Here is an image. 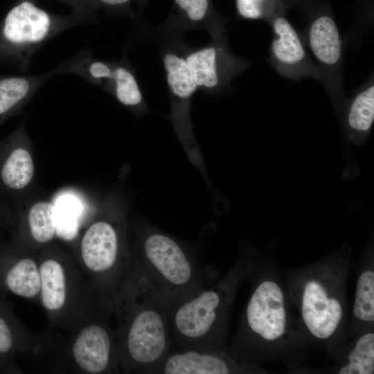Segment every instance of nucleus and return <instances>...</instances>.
Instances as JSON below:
<instances>
[{
	"mask_svg": "<svg viewBox=\"0 0 374 374\" xmlns=\"http://www.w3.org/2000/svg\"><path fill=\"white\" fill-rule=\"evenodd\" d=\"M308 22L301 35L316 60L321 83L338 107L344 103V41L329 0H313L305 12Z\"/></svg>",
	"mask_w": 374,
	"mask_h": 374,
	"instance_id": "obj_5",
	"label": "nucleus"
},
{
	"mask_svg": "<svg viewBox=\"0 0 374 374\" xmlns=\"http://www.w3.org/2000/svg\"><path fill=\"white\" fill-rule=\"evenodd\" d=\"M56 75L73 73L91 84L107 90L113 78L114 61L95 57L85 49L65 60L53 69Z\"/></svg>",
	"mask_w": 374,
	"mask_h": 374,
	"instance_id": "obj_16",
	"label": "nucleus"
},
{
	"mask_svg": "<svg viewBox=\"0 0 374 374\" xmlns=\"http://www.w3.org/2000/svg\"><path fill=\"white\" fill-rule=\"evenodd\" d=\"M226 18L217 12L212 0H174L162 30L168 37H177L184 31L197 28H204L211 35L226 30Z\"/></svg>",
	"mask_w": 374,
	"mask_h": 374,
	"instance_id": "obj_12",
	"label": "nucleus"
},
{
	"mask_svg": "<svg viewBox=\"0 0 374 374\" xmlns=\"http://www.w3.org/2000/svg\"><path fill=\"white\" fill-rule=\"evenodd\" d=\"M235 8L243 19L269 24L275 17L285 15L289 6L284 0H235Z\"/></svg>",
	"mask_w": 374,
	"mask_h": 374,
	"instance_id": "obj_25",
	"label": "nucleus"
},
{
	"mask_svg": "<svg viewBox=\"0 0 374 374\" xmlns=\"http://www.w3.org/2000/svg\"><path fill=\"white\" fill-rule=\"evenodd\" d=\"M211 42L200 48H187L184 53L197 89L207 93L225 90L251 62L233 53L226 30L211 35Z\"/></svg>",
	"mask_w": 374,
	"mask_h": 374,
	"instance_id": "obj_7",
	"label": "nucleus"
},
{
	"mask_svg": "<svg viewBox=\"0 0 374 374\" xmlns=\"http://www.w3.org/2000/svg\"><path fill=\"white\" fill-rule=\"evenodd\" d=\"M84 22L73 15H60L18 0L0 23V66L26 72L33 55L53 37Z\"/></svg>",
	"mask_w": 374,
	"mask_h": 374,
	"instance_id": "obj_4",
	"label": "nucleus"
},
{
	"mask_svg": "<svg viewBox=\"0 0 374 374\" xmlns=\"http://www.w3.org/2000/svg\"><path fill=\"white\" fill-rule=\"evenodd\" d=\"M269 24L274 37L269 60L277 73L293 80L311 78L321 82V75L317 65L306 51L301 35L285 15L275 17Z\"/></svg>",
	"mask_w": 374,
	"mask_h": 374,
	"instance_id": "obj_8",
	"label": "nucleus"
},
{
	"mask_svg": "<svg viewBox=\"0 0 374 374\" xmlns=\"http://www.w3.org/2000/svg\"><path fill=\"white\" fill-rule=\"evenodd\" d=\"M353 311L360 321H374V272L371 269L364 271L358 278Z\"/></svg>",
	"mask_w": 374,
	"mask_h": 374,
	"instance_id": "obj_26",
	"label": "nucleus"
},
{
	"mask_svg": "<svg viewBox=\"0 0 374 374\" xmlns=\"http://www.w3.org/2000/svg\"><path fill=\"white\" fill-rule=\"evenodd\" d=\"M299 306L305 327L317 339L330 337L343 318V304L339 296L321 277L311 276L304 281Z\"/></svg>",
	"mask_w": 374,
	"mask_h": 374,
	"instance_id": "obj_9",
	"label": "nucleus"
},
{
	"mask_svg": "<svg viewBox=\"0 0 374 374\" xmlns=\"http://www.w3.org/2000/svg\"><path fill=\"white\" fill-rule=\"evenodd\" d=\"M374 373V334L361 336L341 367L339 374H373Z\"/></svg>",
	"mask_w": 374,
	"mask_h": 374,
	"instance_id": "obj_22",
	"label": "nucleus"
},
{
	"mask_svg": "<svg viewBox=\"0 0 374 374\" xmlns=\"http://www.w3.org/2000/svg\"><path fill=\"white\" fill-rule=\"evenodd\" d=\"M142 269L170 308L210 285L208 274L188 249L172 236L147 225L141 231Z\"/></svg>",
	"mask_w": 374,
	"mask_h": 374,
	"instance_id": "obj_3",
	"label": "nucleus"
},
{
	"mask_svg": "<svg viewBox=\"0 0 374 374\" xmlns=\"http://www.w3.org/2000/svg\"><path fill=\"white\" fill-rule=\"evenodd\" d=\"M290 7H295L306 12L313 0H284Z\"/></svg>",
	"mask_w": 374,
	"mask_h": 374,
	"instance_id": "obj_29",
	"label": "nucleus"
},
{
	"mask_svg": "<svg viewBox=\"0 0 374 374\" xmlns=\"http://www.w3.org/2000/svg\"><path fill=\"white\" fill-rule=\"evenodd\" d=\"M55 206V217L57 233L60 238L69 240L78 233L81 206L79 202L71 195L60 197Z\"/></svg>",
	"mask_w": 374,
	"mask_h": 374,
	"instance_id": "obj_23",
	"label": "nucleus"
},
{
	"mask_svg": "<svg viewBox=\"0 0 374 374\" xmlns=\"http://www.w3.org/2000/svg\"><path fill=\"white\" fill-rule=\"evenodd\" d=\"M168 42L161 51V55L170 96V120L189 159L197 168L204 171L190 112L193 96L198 89L185 60V44L177 37Z\"/></svg>",
	"mask_w": 374,
	"mask_h": 374,
	"instance_id": "obj_6",
	"label": "nucleus"
},
{
	"mask_svg": "<svg viewBox=\"0 0 374 374\" xmlns=\"http://www.w3.org/2000/svg\"><path fill=\"white\" fill-rule=\"evenodd\" d=\"M28 222L30 233L35 241H50L56 231L55 206L47 202L35 203L29 211Z\"/></svg>",
	"mask_w": 374,
	"mask_h": 374,
	"instance_id": "obj_24",
	"label": "nucleus"
},
{
	"mask_svg": "<svg viewBox=\"0 0 374 374\" xmlns=\"http://www.w3.org/2000/svg\"><path fill=\"white\" fill-rule=\"evenodd\" d=\"M60 1H62L69 6H70L73 10V11L75 9L78 0H58Z\"/></svg>",
	"mask_w": 374,
	"mask_h": 374,
	"instance_id": "obj_30",
	"label": "nucleus"
},
{
	"mask_svg": "<svg viewBox=\"0 0 374 374\" xmlns=\"http://www.w3.org/2000/svg\"><path fill=\"white\" fill-rule=\"evenodd\" d=\"M247 332L267 341L284 336L288 326V315L283 291L271 280L260 283L253 290L244 312Z\"/></svg>",
	"mask_w": 374,
	"mask_h": 374,
	"instance_id": "obj_10",
	"label": "nucleus"
},
{
	"mask_svg": "<svg viewBox=\"0 0 374 374\" xmlns=\"http://www.w3.org/2000/svg\"><path fill=\"white\" fill-rule=\"evenodd\" d=\"M250 264L239 259L217 283L202 288L170 308L172 344L177 349L225 350L231 306Z\"/></svg>",
	"mask_w": 374,
	"mask_h": 374,
	"instance_id": "obj_2",
	"label": "nucleus"
},
{
	"mask_svg": "<svg viewBox=\"0 0 374 374\" xmlns=\"http://www.w3.org/2000/svg\"><path fill=\"white\" fill-rule=\"evenodd\" d=\"M54 75L53 69L31 75H0V123Z\"/></svg>",
	"mask_w": 374,
	"mask_h": 374,
	"instance_id": "obj_15",
	"label": "nucleus"
},
{
	"mask_svg": "<svg viewBox=\"0 0 374 374\" xmlns=\"http://www.w3.org/2000/svg\"><path fill=\"white\" fill-rule=\"evenodd\" d=\"M3 265L6 267H0V281L6 290L26 299L33 298L39 292V269L33 259L21 258Z\"/></svg>",
	"mask_w": 374,
	"mask_h": 374,
	"instance_id": "obj_17",
	"label": "nucleus"
},
{
	"mask_svg": "<svg viewBox=\"0 0 374 374\" xmlns=\"http://www.w3.org/2000/svg\"><path fill=\"white\" fill-rule=\"evenodd\" d=\"M34 174V164L30 153L22 148L12 149L3 160L0 167V179L8 189L17 190L25 188Z\"/></svg>",
	"mask_w": 374,
	"mask_h": 374,
	"instance_id": "obj_20",
	"label": "nucleus"
},
{
	"mask_svg": "<svg viewBox=\"0 0 374 374\" xmlns=\"http://www.w3.org/2000/svg\"><path fill=\"white\" fill-rule=\"evenodd\" d=\"M253 371L251 365L226 350H171L149 374H229Z\"/></svg>",
	"mask_w": 374,
	"mask_h": 374,
	"instance_id": "obj_11",
	"label": "nucleus"
},
{
	"mask_svg": "<svg viewBox=\"0 0 374 374\" xmlns=\"http://www.w3.org/2000/svg\"><path fill=\"white\" fill-rule=\"evenodd\" d=\"M373 121L374 81L372 75L348 102L345 123L353 136L362 137L369 133Z\"/></svg>",
	"mask_w": 374,
	"mask_h": 374,
	"instance_id": "obj_18",
	"label": "nucleus"
},
{
	"mask_svg": "<svg viewBox=\"0 0 374 374\" xmlns=\"http://www.w3.org/2000/svg\"><path fill=\"white\" fill-rule=\"evenodd\" d=\"M81 256L86 267L96 273H109L116 267L120 240L115 226L107 221L92 224L81 242Z\"/></svg>",
	"mask_w": 374,
	"mask_h": 374,
	"instance_id": "obj_13",
	"label": "nucleus"
},
{
	"mask_svg": "<svg viewBox=\"0 0 374 374\" xmlns=\"http://www.w3.org/2000/svg\"><path fill=\"white\" fill-rule=\"evenodd\" d=\"M39 272L43 305L51 311L61 309L66 299V280L63 267L57 261L49 259L42 262Z\"/></svg>",
	"mask_w": 374,
	"mask_h": 374,
	"instance_id": "obj_21",
	"label": "nucleus"
},
{
	"mask_svg": "<svg viewBox=\"0 0 374 374\" xmlns=\"http://www.w3.org/2000/svg\"><path fill=\"white\" fill-rule=\"evenodd\" d=\"M134 2L140 6L141 0H78L72 14L84 23L100 10L111 12H127Z\"/></svg>",
	"mask_w": 374,
	"mask_h": 374,
	"instance_id": "obj_27",
	"label": "nucleus"
},
{
	"mask_svg": "<svg viewBox=\"0 0 374 374\" xmlns=\"http://www.w3.org/2000/svg\"><path fill=\"white\" fill-rule=\"evenodd\" d=\"M106 91L127 107L142 109L145 106L134 71L125 58L114 61L113 78Z\"/></svg>",
	"mask_w": 374,
	"mask_h": 374,
	"instance_id": "obj_19",
	"label": "nucleus"
},
{
	"mask_svg": "<svg viewBox=\"0 0 374 374\" xmlns=\"http://www.w3.org/2000/svg\"><path fill=\"white\" fill-rule=\"evenodd\" d=\"M148 0H141L140 7H143L148 2Z\"/></svg>",
	"mask_w": 374,
	"mask_h": 374,
	"instance_id": "obj_31",
	"label": "nucleus"
},
{
	"mask_svg": "<svg viewBox=\"0 0 374 374\" xmlns=\"http://www.w3.org/2000/svg\"><path fill=\"white\" fill-rule=\"evenodd\" d=\"M112 343L107 328L99 323L84 327L73 346L75 362L89 373H102L108 370L112 358Z\"/></svg>",
	"mask_w": 374,
	"mask_h": 374,
	"instance_id": "obj_14",
	"label": "nucleus"
},
{
	"mask_svg": "<svg viewBox=\"0 0 374 374\" xmlns=\"http://www.w3.org/2000/svg\"><path fill=\"white\" fill-rule=\"evenodd\" d=\"M15 335L10 320L0 312V356L10 353L15 346Z\"/></svg>",
	"mask_w": 374,
	"mask_h": 374,
	"instance_id": "obj_28",
	"label": "nucleus"
},
{
	"mask_svg": "<svg viewBox=\"0 0 374 374\" xmlns=\"http://www.w3.org/2000/svg\"><path fill=\"white\" fill-rule=\"evenodd\" d=\"M125 292L122 358L130 369L148 373L170 350V305L137 258Z\"/></svg>",
	"mask_w": 374,
	"mask_h": 374,
	"instance_id": "obj_1",
	"label": "nucleus"
}]
</instances>
